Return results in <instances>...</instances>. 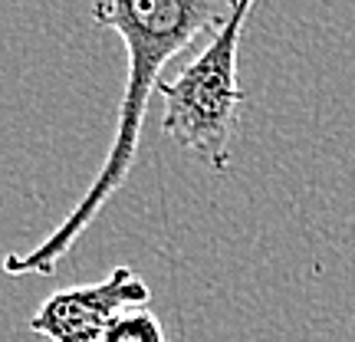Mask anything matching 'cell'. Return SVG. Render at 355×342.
<instances>
[{"label":"cell","mask_w":355,"mask_h":342,"mask_svg":"<svg viewBox=\"0 0 355 342\" xmlns=\"http://www.w3.org/2000/svg\"><path fill=\"white\" fill-rule=\"evenodd\" d=\"M152 303L148 283L132 266H115L99 283H79L53 293L30 316V332L50 342H102L105 330L125 309Z\"/></svg>","instance_id":"3957f363"},{"label":"cell","mask_w":355,"mask_h":342,"mask_svg":"<svg viewBox=\"0 0 355 342\" xmlns=\"http://www.w3.org/2000/svg\"><path fill=\"white\" fill-rule=\"evenodd\" d=\"M257 0H237L227 24L204 43L175 79H162V132L211 171H227L230 145L241 126L243 89L237 83L243 26Z\"/></svg>","instance_id":"7a4b0ae2"},{"label":"cell","mask_w":355,"mask_h":342,"mask_svg":"<svg viewBox=\"0 0 355 342\" xmlns=\"http://www.w3.org/2000/svg\"><path fill=\"white\" fill-rule=\"evenodd\" d=\"M234 7H237V0H96L92 3V10H89L92 24L102 30H112L122 40L128 63L112 145L105 152L102 168L92 178V185L76 201V207L33 250L3 257L7 277H30V273L53 277L56 273V264L69 254V247L83 237V230L96 221V214L109 204V198L125 185L139 162L148 96L162 86L165 66L175 63L194 43L214 37L227 24Z\"/></svg>","instance_id":"6da1fadb"},{"label":"cell","mask_w":355,"mask_h":342,"mask_svg":"<svg viewBox=\"0 0 355 342\" xmlns=\"http://www.w3.org/2000/svg\"><path fill=\"white\" fill-rule=\"evenodd\" d=\"M102 342H168V339H165V330H162L158 316H152V313L141 306V309H125V313L105 330Z\"/></svg>","instance_id":"277c9868"}]
</instances>
